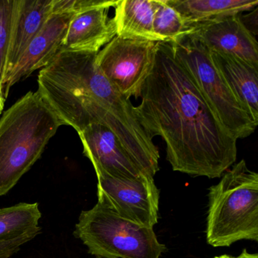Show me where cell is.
Masks as SVG:
<instances>
[{
    "label": "cell",
    "instance_id": "6da1fadb",
    "mask_svg": "<svg viewBox=\"0 0 258 258\" xmlns=\"http://www.w3.org/2000/svg\"><path fill=\"white\" fill-rule=\"evenodd\" d=\"M135 106L151 139L161 137L174 171L220 178L237 158V140L223 127L171 43H156L155 62Z\"/></svg>",
    "mask_w": 258,
    "mask_h": 258
},
{
    "label": "cell",
    "instance_id": "7a4b0ae2",
    "mask_svg": "<svg viewBox=\"0 0 258 258\" xmlns=\"http://www.w3.org/2000/svg\"><path fill=\"white\" fill-rule=\"evenodd\" d=\"M63 123L38 91L29 92L0 119V196L40 158Z\"/></svg>",
    "mask_w": 258,
    "mask_h": 258
},
{
    "label": "cell",
    "instance_id": "3957f363",
    "mask_svg": "<svg viewBox=\"0 0 258 258\" xmlns=\"http://www.w3.org/2000/svg\"><path fill=\"white\" fill-rule=\"evenodd\" d=\"M206 238L214 247L258 241V174L244 160L210 188Z\"/></svg>",
    "mask_w": 258,
    "mask_h": 258
},
{
    "label": "cell",
    "instance_id": "277c9868",
    "mask_svg": "<svg viewBox=\"0 0 258 258\" xmlns=\"http://www.w3.org/2000/svg\"><path fill=\"white\" fill-rule=\"evenodd\" d=\"M74 235L101 258H161L167 250L153 228L122 218L100 200L81 212Z\"/></svg>",
    "mask_w": 258,
    "mask_h": 258
},
{
    "label": "cell",
    "instance_id": "5b68a950",
    "mask_svg": "<svg viewBox=\"0 0 258 258\" xmlns=\"http://www.w3.org/2000/svg\"><path fill=\"white\" fill-rule=\"evenodd\" d=\"M170 43L223 127L236 140L251 135L258 123L231 90L209 49L188 35Z\"/></svg>",
    "mask_w": 258,
    "mask_h": 258
},
{
    "label": "cell",
    "instance_id": "8992f818",
    "mask_svg": "<svg viewBox=\"0 0 258 258\" xmlns=\"http://www.w3.org/2000/svg\"><path fill=\"white\" fill-rule=\"evenodd\" d=\"M155 51V42L116 36L98 52L96 66L122 96L127 99L140 98L153 69Z\"/></svg>",
    "mask_w": 258,
    "mask_h": 258
},
{
    "label": "cell",
    "instance_id": "52a82bcc",
    "mask_svg": "<svg viewBox=\"0 0 258 258\" xmlns=\"http://www.w3.org/2000/svg\"><path fill=\"white\" fill-rule=\"evenodd\" d=\"M98 200L102 201L122 218L145 227L158 223L160 191L154 177H116L96 173Z\"/></svg>",
    "mask_w": 258,
    "mask_h": 258
},
{
    "label": "cell",
    "instance_id": "ba28073f",
    "mask_svg": "<svg viewBox=\"0 0 258 258\" xmlns=\"http://www.w3.org/2000/svg\"><path fill=\"white\" fill-rule=\"evenodd\" d=\"M190 37L214 52L230 54L258 67V44L240 15L192 24Z\"/></svg>",
    "mask_w": 258,
    "mask_h": 258
},
{
    "label": "cell",
    "instance_id": "9c48e42d",
    "mask_svg": "<svg viewBox=\"0 0 258 258\" xmlns=\"http://www.w3.org/2000/svg\"><path fill=\"white\" fill-rule=\"evenodd\" d=\"M78 135L82 142L84 155L91 161L96 173L125 178L138 177L143 174L109 128L100 123H92Z\"/></svg>",
    "mask_w": 258,
    "mask_h": 258
},
{
    "label": "cell",
    "instance_id": "30bf717a",
    "mask_svg": "<svg viewBox=\"0 0 258 258\" xmlns=\"http://www.w3.org/2000/svg\"><path fill=\"white\" fill-rule=\"evenodd\" d=\"M75 14H52L27 48L3 87L4 96L16 83L26 79L37 69L49 66L61 51L68 28Z\"/></svg>",
    "mask_w": 258,
    "mask_h": 258
},
{
    "label": "cell",
    "instance_id": "8fae6325",
    "mask_svg": "<svg viewBox=\"0 0 258 258\" xmlns=\"http://www.w3.org/2000/svg\"><path fill=\"white\" fill-rule=\"evenodd\" d=\"M108 8L98 7L75 15L69 24L61 51L98 53L116 37L114 19Z\"/></svg>",
    "mask_w": 258,
    "mask_h": 258
},
{
    "label": "cell",
    "instance_id": "7c38bea8",
    "mask_svg": "<svg viewBox=\"0 0 258 258\" xmlns=\"http://www.w3.org/2000/svg\"><path fill=\"white\" fill-rule=\"evenodd\" d=\"M52 14V0H16L4 84Z\"/></svg>",
    "mask_w": 258,
    "mask_h": 258
},
{
    "label": "cell",
    "instance_id": "4fadbf2b",
    "mask_svg": "<svg viewBox=\"0 0 258 258\" xmlns=\"http://www.w3.org/2000/svg\"><path fill=\"white\" fill-rule=\"evenodd\" d=\"M210 52L231 90L258 123L257 66L230 54Z\"/></svg>",
    "mask_w": 258,
    "mask_h": 258
},
{
    "label": "cell",
    "instance_id": "5bb4252c",
    "mask_svg": "<svg viewBox=\"0 0 258 258\" xmlns=\"http://www.w3.org/2000/svg\"><path fill=\"white\" fill-rule=\"evenodd\" d=\"M157 0H118L113 18L116 36L131 40L159 42L154 33Z\"/></svg>",
    "mask_w": 258,
    "mask_h": 258
},
{
    "label": "cell",
    "instance_id": "9a60e30c",
    "mask_svg": "<svg viewBox=\"0 0 258 258\" xmlns=\"http://www.w3.org/2000/svg\"><path fill=\"white\" fill-rule=\"evenodd\" d=\"M188 25L237 16L256 8L258 0H167Z\"/></svg>",
    "mask_w": 258,
    "mask_h": 258
},
{
    "label": "cell",
    "instance_id": "2e32d148",
    "mask_svg": "<svg viewBox=\"0 0 258 258\" xmlns=\"http://www.w3.org/2000/svg\"><path fill=\"white\" fill-rule=\"evenodd\" d=\"M41 217L38 203L22 202L0 209V241L17 238L38 227Z\"/></svg>",
    "mask_w": 258,
    "mask_h": 258
},
{
    "label": "cell",
    "instance_id": "e0dca14e",
    "mask_svg": "<svg viewBox=\"0 0 258 258\" xmlns=\"http://www.w3.org/2000/svg\"><path fill=\"white\" fill-rule=\"evenodd\" d=\"M191 27L176 10L167 4V0H157L153 20V30L159 42L176 41L188 35Z\"/></svg>",
    "mask_w": 258,
    "mask_h": 258
},
{
    "label": "cell",
    "instance_id": "ac0fdd59",
    "mask_svg": "<svg viewBox=\"0 0 258 258\" xmlns=\"http://www.w3.org/2000/svg\"><path fill=\"white\" fill-rule=\"evenodd\" d=\"M16 6V0H0V86L2 88L7 75Z\"/></svg>",
    "mask_w": 258,
    "mask_h": 258
},
{
    "label": "cell",
    "instance_id": "d6986e66",
    "mask_svg": "<svg viewBox=\"0 0 258 258\" xmlns=\"http://www.w3.org/2000/svg\"><path fill=\"white\" fill-rule=\"evenodd\" d=\"M117 1L108 0H52V14H79L98 7L111 8Z\"/></svg>",
    "mask_w": 258,
    "mask_h": 258
},
{
    "label": "cell",
    "instance_id": "ffe728a7",
    "mask_svg": "<svg viewBox=\"0 0 258 258\" xmlns=\"http://www.w3.org/2000/svg\"><path fill=\"white\" fill-rule=\"evenodd\" d=\"M40 232L41 227L38 226L17 238L0 241V258H11L15 253L20 250L22 245L34 239Z\"/></svg>",
    "mask_w": 258,
    "mask_h": 258
},
{
    "label": "cell",
    "instance_id": "44dd1931",
    "mask_svg": "<svg viewBox=\"0 0 258 258\" xmlns=\"http://www.w3.org/2000/svg\"><path fill=\"white\" fill-rule=\"evenodd\" d=\"M233 258H258V254L256 253H249L247 250H244L241 252V254L238 255V256H235V257L233 256Z\"/></svg>",
    "mask_w": 258,
    "mask_h": 258
},
{
    "label": "cell",
    "instance_id": "7402d4cb",
    "mask_svg": "<svg viewBox=\"0 0 258 258\" xmlns=\"http://www.w3.org/2000/svg\"><path fill=\"white\" fill-rule=\"evenodd\" d=\"M6 98L4 96V92H3V88L0 86V115L2 114L3 110L4 108V105H5Z\"/></svg>",
    "mask_w": 258,
    "mask_h": 258
},
{
    "label": "cell",
    "instance_id": "603a6c76",
    "mask_svg": "<svg viewBox=\"0 0 258 258\" xmlns=\"http://www.w3.org/2000/svg\"><path fill=\"white\" fill-rule=\"evenodd\" d=\"M214 258H233V256H229V255L227 254H223L221 255V256H215V257Z\"/></svg>",
    "mask_w": 258,
    "mask_h": 258
},
{
    "label": "cell",
    "instance_id": "cb8c5ba5",
    "mask_svg": "<svg viewBox=\"0 0 258 258\" xmlns=\"http://www.w3.org/2000/svg\"><path fill=\"white\" fill-rule=\"evenodd\" d=\"M99 258H101V257H99Z\"/></svg>",
    "mask_w": 258,
    "mask_h": 258
}]
</instances>
